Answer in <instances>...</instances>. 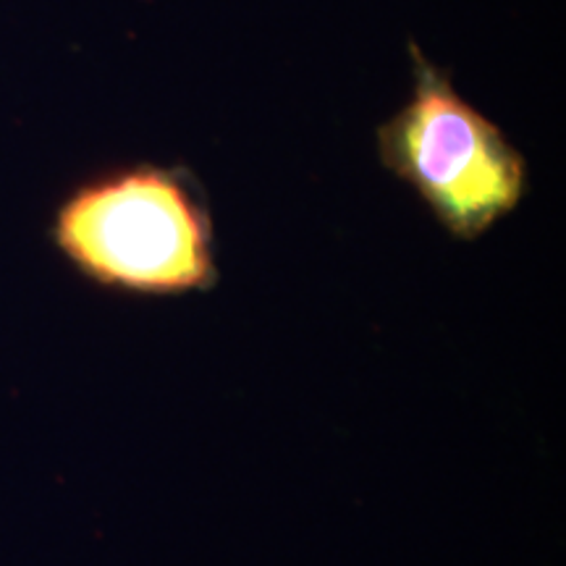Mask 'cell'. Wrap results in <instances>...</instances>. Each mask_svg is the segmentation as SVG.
Masks as SVG:
<instances>
[{"label": "cell", "mask_w": 566, "mask_h": 566, "mask_svg": "<svg viewBox=\"0 0 566 566\" xmlns=\"http://www.w3.org/2000/svg\"><path fill=\"white\" fill-rule=\"evenodd\" d=\"M53 242L111 292L184 296L218 281L208 200L181 166L139 163L82 184L55 212Z\"/></svg>", "instance_id": "obj_1"}, {"label": "cell", "mask_w": 566, "mask_h": 566, "mask_svg": "<svg viewBox=\"0 0 566 566\" xmlns=\"http://www.w3.org/2000/svg\"><path fill=\"white\" fill-rule=\"evenodd\" d=\"M409 55L412 95L380 124V163L420 195L451 237L472 242L520 208L527 160L415 40Z\"/></svg>", "instance_id": "obj_2"}]
</instances>
